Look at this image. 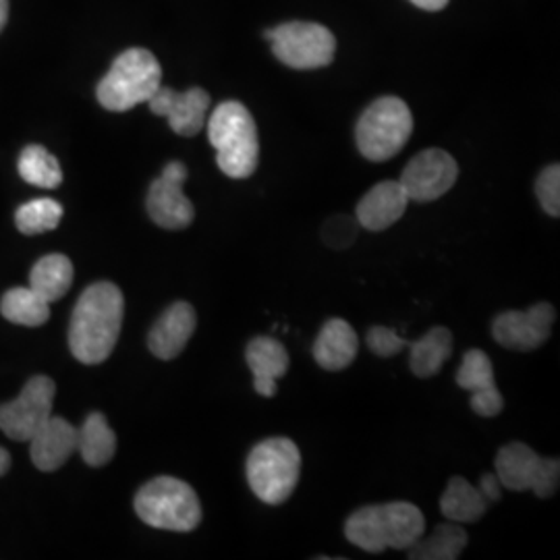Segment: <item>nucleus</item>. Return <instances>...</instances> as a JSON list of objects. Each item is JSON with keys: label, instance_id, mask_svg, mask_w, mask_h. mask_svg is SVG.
Listing matches in <instances>:
<instances>
[{"label": "nucleus", "instance_id": "ddd939ff", "mask_svg": "<svg viewBox=\"0 0 560 560\" xmlns=\"http://www.w3.org/2000/svg\"><path fill=\"white\" fill-rule=\"evenodd\" d=\"M555 320H557V310L550 303L540 301L525 312L511 310L497 316V320L492 324V337L504 349L520 351V353L534 351L548 340Z\"/></svg>", "mask_w": 560, "mask_h": 560}, {"label": "nucleus", "instance_id": "7c9ffc66", "mask_svg": "<svg viewBox=\"0 0 560 560\" xmlns=\"http://www.w3.org/2000/svg\"><path fill=\"white\" fill-rule=\"evenodd\" d=\"M365 342L370 351L378 358H395L399 355L405 347H409L411 340L402 339L397 330L386 328V326H374L368 330Z\"/></svg>", "mask_w": 560, "mask_h": 560}, {"label": "nucleus", "instance_id": "72a5a7b5", "mask_svg": "<svg viewBox=\"0 0 560 560\" xmlns=\"http://www.w3.org/2000/svg\"><path fill=\"white\" fill-rule=\"evenodd\" d=\"M9 467H11V455L4 448H0V476H4Z\"/></svg>", "mask_w": 560, "mask_h": 560}, {"label": "nucleus", "instance_id": "cd10ccee", "mask_svg": "<svg viewBox=\"0 0 560 560\" xmlns=\"http://www.w3.org/2000/svg\"><path fill=\"white\" fill-rule=\"evenodd\" d=\"M62 221V206L50 198L27 201L15 212V224L23 235H40L55 231Z\"/></svg>", "mask_w": 560, "mask_h": 560}, {"label": "nucleus", "instance_id": "aec40b11", "mask_svg": "<svg viewBox=\"0 0 560 560\" xmlns=\"http://www.w3.org/2000/svg\"><path fill=\"white\" fill-rule=\"evenodd\" d=\"M360 353V339L353 326L342 318H330L314 342V360L326 372L347 370Z\"/></svg>", "mask_w": 560, "mask_h": 560}, {"label": "nucleus", "instance_id": "423d86ee", "mask_svg": "<svg viewBox=\"0 0 560 560\" xmlns=\"http://www.w3.org/2000/svg\"><path fill=\"white\" fill-rule=\"evenodd\" d=\"M300 448L289 439L261 441L247 457L249 488L266 504L287 501L300 483Z\"/></svg>", "mask_w": 560, "mask_h": 560}, {"label": "nucleus", "instance_id": "9b49d317", "mask_svg": "<svg viewBox=\"0 0 560 560\" xmlns=\"http://www.w3.org/2000/svg\"><path fill=\"white\" fill-rule=\"evenodd\" d=\"M457 161L441 148H430L409 161L399 183L405 187L409 200L428 203L451 191L453 185L457 183Z\"/></svg>", "mask_w": 560, "mask_h": 560}, {"label": "nucleus", "instance_id": "4468645a", "mask_svg": "<svg viewBox=\"0 0 560 560\" xmlns=\"http://www.w3.org/2000/svg\"><path fill=\"white\" fill-rule=\"evenodd\" d=\"M150 110L168 120L171 129L183 136L194 138L203 129L206 115L210 108V94L201 88H191L187 92H175L161 85L159 92L148 101Z\"/></svg>", "mask_w": 560, "mask_h": 560}, {"label": "nucleus", "instance_id": "5701e85b", "mask_svg": "<svg viewBox=\"0 0 560 560\" xmlns=\"http://www.w3.org/2000/svg\"><path fill=\"white\" fill-rule=\"evenodd\" d=\"M78 453L90 467H102L117 453V434L102 413H90L78 430Z\"/></svg>", "mask_w": 560, "mask_h": 560}, {"label": "nucleus", "instance_id": "c756f323", "mask_svg": "<svg viewBox=\"0 0 560 560\" xmlns=\"http://www.w3.org/2000/svg\"><path fill=\"white\" fill-rule=\"evenodd\" d=\"M360 235V222L351 217H335L322 226V240L332 249L351 247Z\"/></svg>", "mask_w": 560, "mask_h": 560}, {"label": "nucleus", "instance_id": "6ab92c4d", "mask_svg": "<svg viewBox=\"0 0 560 560\" xmlns=\"http://www.w3.org/2000/svg\"><path fill=\"white\" fill-rule=\"evenodd\" d=\"M245 360L254 374L256 393L270 399L277 395V381L289 370V353L280 340L272 337H258L249 340L245 349Z\"/></svg>", "mask_w": 560, "mask_h": 560}, {"label": "nucleus", "instance_id": "412c9836", "mask_svg": "<svg viewBox=\"0 0 560 560\" xmlns=\"http://www.w3.org/2000/svg\"><path fill=\"white\" fill-rule=\"evenodd\" d=\"M409 349L411 372L418 378H432L453 355V332L444 326H434L420 339L409 342Z\"/></svg>", "mask_w": 560, "mask_h": 560}, {"label": "nucleus", "instance_id": "bb28decb", "mask_svg": "<svg viewBox=\"0 0 560 560\" xmlns=\"http://www.w3.org/2000/svg\"><path fill=\"white\" fill-rule=\"evenodd\" d=\"M21 179L42 189H57L62 183L60 164L46 148L27 145L20 156Z\"/></svg>", "mask_w": 560, "mask_h": 560}, {"label": "nucleus", "instance_id": "a878e982", "mask_svg": "<svg viewBox=\"0 0 560 560\" xmlns=\"http://www.w3.org/2000/svg\"><path fill=\"white\" fill-rule=\"evenodd\" d=\"M0 314L13 324L42 326L50 318V303L42 300L32 287H15L2 295Z\"/></svg>", "mask_w": 560, "mask_h": 560}, {"label": "nucleus", "instance_id": "39448f33", "mask_svg": "<svg viewBox=\"0 0 560 560\" xmlns=\"http://www.w3.org/2000/svg\"><path fill=\"white\" fill-rule=\"evenodd\" d=\"M133 506L143 523L166 532L187 534L201 521V504L196 490L171 476H161L141 486Z\"/></svg>", "mask_w": 560, "mask_h": 560}, {"label": "nucleus", "instance_id": "4be33fe9", "mask_svg": "<svg viewBox=\"0 0 560 560\" xmlns=\"http://www.w3.org/2000/svg\"><path fill=\"white\" fill-rule=\"evenodd\" d=\"M467 532L460 523H441L430 536H421L409 550L411 560H457L467 546Z\"/></svg>", "mask_w": 560, "mask_h": 560}, {"label": "nucleus", "instance_id": "20e7f679", "mask_svg": "<svg viewBox=\"0 0 560 560\" xmlns=\"http://www.w3.org/2000/svg\"><path fill=\"white\" fill-rule=\"evenodd\" d=\"M162 85L159 59L145 48H129L119 55L98 83L96 96L106 110L125 113L150 101Z\"/></svg>", "mask_w": 560, "mask_h": 560}, {"label": "nucleus", "instance_id": "f03ea898", "mask_svg": "<svg viewBox=\"0 0 560 560\" xmlns=\"http://www.w3.org/2000/svg\"><path fill=\"white\" fill-rule=\"evenodd\" d=\"M423 534V513L405 501L363 506L345 523L347 540L372 555H381L386 548L407 550Z\"/></svg>", "mask_w": 560, "mask_h": 560}, {"label": "nucleus", "instance_id": "1a4fd4ad", "mask_svg": "<svg viewBox=\"0 0 560 560\" xmlns=\"http://www.w3.org/2000/svg\"><path fill=\"white\" fill-rule=\"evenodd\" d=\"M494 469L502 488L511 492L532 490L540 499H550L559 490L560 460L544 459L523 442L502 446L494 460Z\"/></svg>", "mask_w": 560, "mask_h": 560}, {"label": "nucleus", "instance_id": "9d476101", "mask_svg": "<svg viewBox=\"0 0 560 560\" xmlns=\"http://www.w3.org/2000/svg\"><path fill=\"white\" fill-rule=\"evenodd\" d=\"M55 393L57 386L48 376L30 378L18 399L0 405V430L11 441H30L52 416Z\"/></svg>", "mask_w": 560, "mask_h": 560}, {"label": "nucleus", "instance_id": "f704fd0d", "mask_svg": "<svg viewBox=\"0 0 560 560\" xmlns=\"http://www.w3.org/2000/svg\"><path fill=\"white\" fill-rule=\"evenodd\" d=\"M7 20H9V0H0V32L7 25Z\"/></svg>", "mask_w": 560, "mask_h": 560}, {"label": "nucleus", "instance_id": "473e14b6", "mask_svg": "<svg viewBox=\"0 0 560 560\" xmlns=\"http://www.w3.org/2000/svg\"><path fill=\"white\" fill-rule=\"evenodd\" d=\"M411 2L423 11H441L448 4V0H411Z\"/></svg>", "mask_w": 560, "mask_h": 560}, {"label": "nucleus", "instance_id": "c85d7f7f", "mask_svg": "<svg viewBox=\"0 0 560 560\" xmlns=\"http://www.w3.org/2000/svg\"><path fill=\"white\" fill-rule=\"evenodd\" d=\"M536 194L540 200L541 208L548 217L559 219L560 217V166L550 164L540 173L536 180Z\"/></svg>", "mask_w": 560, "mask_h": 560}, {"label": "nucleus", "instance_id": "2f4dec72", "mask_svg": "<svg viewBox=\"0 0 560 560\" xmlns=\"http://www.w3.org/2000/svg\"><path fill=\"white\" fill-rule=\"evenodd\" d=\"M480 488L481 497L488 501V504L490 502H499L501 501L502 497V483L499 478H497V474H486V476H481L480 480Z\"/></svg>", "mask_w": 560, "mask_h": 560}, {"label": "nucleus", "instance_id": "7ed1b4c3", "mask_svg": "<svg viewBox=\"0 0 560 560\" xmlns=\"http://www.w3.org/2000/svg\"><path fill=\"white\" fill-rule=\"evenodd\" d=\"M208 138L217 150V164L231 179H247L258 168L260 141L252 113L241 102L217 106L208 120Z\"/></svg>", "mask_w": 560, "mask_h": 560}, {"label": "nucleus", "instance_id": "f8f14e48", "mask_svg": "<svg viewBox=\"0 0 560 560\" xmlns=\"http://www.w3.org/2000/svg\"><path fill=\"white\" fill-rule=\"evenodd\" d=\"M187 180V166L183 162H168L161 177L150 185L148 191V214L166 231L187 229L196 219V208L183 194Z\"/></svg>", "mask_w": 560, "mask_h": 560}, {"label": "nucleus", "instance_id": "2eb2a0df", "mask_svg": "<svg viewBox=\"0 0 560 560\" xmlns=\"http://www.w3.org/2000/svg\"><path fill=\"white\" fill-rule=\"evenodd\" d=\"M457 384L471 393V409L481 418H497L504 407L501 390L494 381L490 358L480 349H469L457 370Z\"/></svg>", "mask_w": 560, "mask_h": 560}, {"label": "nucleus", "instance_id": "393cba45", "mask_svg": "<svg viewBox=\"0 0 560 560\" xmlns=\"http://www.w3.org/2000/svg\"><path fill=\"white\" fill-rule=\"evenodd\" d=\"M442 515L455 523H476L488 511V501L481 497L480 488L471 486L465 478L448 481L441 499Z\"/></svg>", "mask_w": 560, "mask_h": 560}, {"label": "nucleus", "instance_id": "a211bd4d", "mask_svg": "<svg viewBox=\"0 0 560 560\" xmlns=\"http://www.w3.org/2000/svg\"><path fill=\"white\" fill-rule=\"evenodd\" d=\"M32 460L40 471H57L78 451V428L62 418H48L30 439Z\"/></svg>", "mask_w": 560, "mask_h": 560}, {"label": "nucleus", "instance_id": "f3484780", "mask_svg": "<svg viewBox=\"0 0 560 560\" xmlns=\"http://www.w3.org/2000/svg\"><path fill=\"white\" fill-rule=\"evenodd\" d=\"M409 201L411 200L399 180H382L358 203V222L372 233L386 231L402 219Z\"/></svg>", "mask_w": 560, "mask_h": 560}, {"label": "nucleus", "instance_id": "b1692460", "mask_svg": "<svg viewBox=\"0 0 560 560\" xmlns=\"http://www.w3.org/2000/svg\"><path fill=\"white\" fill-rule=\"evenodd\" d=\"M73 282V264L62 254L44 256L34 264L30 275V287L40 295L42 300L55 303L71 289Z\"/></svg>", "mask_w": 560, "mask_h": 560}, {"label": "nucleus", "instance_id": "6e6552de", "mask_svg": "<svg viewBox=\"0 0 560 560\" xmlns=\"http://www.w3.org/2000/svg\"><path fill=\"white\" fill-rule=\"evenodd\" d=\"M266 38L272 44V52L282 65L300 71L328 67L337 52V40L332 32L320 23H282L266 32Z\"/></svg>", "mask_w": 560, "mask_h": 560}, {"label": "nucleus", "instance_id": "0eeeda50", "mask_svg": "<svg viewBox=\"0 0 560 560\" xmlns=\"http://www.w3.org/2000/svg\"><path fill=\"white\" fill-rule=\"evenodd\" d=\"M413 133V115L397 96L372 102L355 127L361 154L372 162L395 159Z\"/></svg>", "mask_w": 560, "mask_h": 560}, {"label": "nucleus", "instance_id": "f257e3e1", "mask_svg": "<svg viewBox=\"0 0 560 560\" xmlns=\"http://www.w3.org/2000/svg\"><path fill=\"white\" fill-rule=\"evenodd\" d=\"M122 314L125 300L117 284H90L75 303L69 326V347L75 360L85 365L108 360L119 340Z\"/></svg>", "mask_w": 560, "mask_h": 560}, {"label": "nucleus", "instance_id": "dca6fc26", "mask_svg": "<svg viewBox=\"0 0 560 560\" xmlns=\"http://www.w3.org/2000/svg\"><path fill=\"white\" fill-rule=\"evenodd\" d=\"M198 326V316L191 303L177 301L164 310L148 335V347L159 360H175L187 347Z\"/></svg>", "mask_w": 560, "mask_h": 560}]
</instances>
